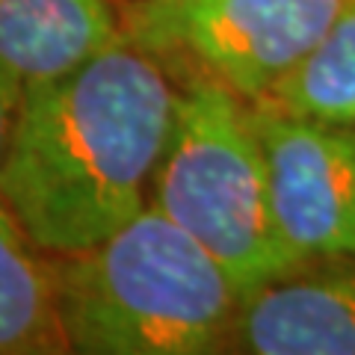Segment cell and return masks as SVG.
<instances>
[{"mask_svg": "<svg viewBox=\"0 0 355 355\" xmlns=\"http://www.w3.org/2000/svg\"><path fill=\"white\" fill-rule=\"evenodd\" d=\"M175 104L172 74L125 39L27 89L0 198L42 252H83L148 207Z\"/></svg>", "mask_w": 355, "mask_h": 355, "instance_id": "obj_1", "label": "cell"}, {"mask_svg": "<svg viewBox=\"0 0 355 355\" xmlns=\"http://www.w3.org/2000/svg\"><path fill=\"white\" fill-rule=\"evenodd\" d=\"M51 266L69 352L228 349L243 291L202 243L154 205L95 246L51 254Z\"/></svg>", "mask_w": 355, "mask_h": 355, "instance_id": "obj_2", "label": "cell"}, {"mask_svg": "<svg viewBox=\"0 0 355 355\" xmlns=\"http://www.w3.org/2000/svg\"><path fill=\"white\" fill-rule=\"evenodd\" d=\"M151 205L214 254L243 296L299 270L279 237L252 104L214 80L178 83Z\"/></svg>", "mask_w": 355, "mask_h": 355, "instance_id": "obj_3", "label": "cell"}, {"mask_svg": "<svg viewBox=\"0 0 355 355\" xmlns=\"http://www.w3.org/2000/svg\"><path fill=\"white\" fill-rule=\"evenodd\" d=\"M349 0H125L121 39L146 51L175 83L214 80L246 104L326 36Z\"/></svg>", "mask_w": 355, "mask_h": 355, "instance_id": "obj_4", "label": "cell"}, {"mask_svg": "<svg viewBox=\"0 0 355 355\" xmlns=\"http://www.w3.org/2000/svg\"><path fill=\"white\" fill-rule=\"evenodd\" d=\"M270 207L296 266L355 261V128L252 104Z\"/></svg>", "mask_w": 355, "mask_h": 355, "instance_id": "obj_5", "label": "cell"}, {"mask_svg": "<svg viewBox=\"0 0 355 355\" xmlns=\"http://www.w3.org/2000/svg\"><path fill=\"white\" fill-rule=\"evenodd\" d=\"M231 352L355 355V261L299 266L243 296Z\"/></svg>", "mask_w": 355, "mask_h": 355, "instance_id": "obj_6", "label": "cell"}, {"mask_svg": "<svg viewBox=\"0 0 355 355\" xmlns=\"http://www.w3.org/2000/svg\"><path fill=\"white\" fill-rule=\"evenodd\" d=\"M121 39L113 0H0V65L33 89Z\"/></svg>", "mask_w": 355, "mask_h": 355, "instance_id": "obj_7", "label": "cell"}, {"mask_svg": "<svg viewBox=\"0 0 355 355\" xmlns=\"http://www.w3.org/2000/svg\"><path fill=\"white\" fill-rule=\"evenodd\" d=\"M69 352L51 254L0 198V355Z\"/></svg>", "mask_w": 355, "mask_h": 355, "instance_id": "obj_8", "label": "cell"}, {"mask_svg": "<svg viewBox=\"0 0 355 355\" xmlns=\"http://www.w3.org/2000/svg\"><path fill=\"white\" fill-rule=\"evenodd\" d=\"M261 104L326 125L355 128V0L343 6L326 36L275 83Z\"/></svg>", "mask_w": 355, "mask_h": 355, "instance_id": "obj_9", "label": "cell"}, {"mask_svg": "<svg viewBox=\"0 0 355 355\" xmlns=\"http://www.w3.org/2000/svg\"><path fill=\"white\" fill-rule=\"evenodd\" d=\"M24 92H27V89L21 86L18 77L9 74L3 65H0V166H3L9 142H12L21 104H24Z\"/></svg>", "mask_w": 355, "mask_h": 355, "instance_id": "obj_10", "label": "cell"}]
</instances>
